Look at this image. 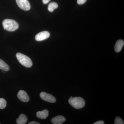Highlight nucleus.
<instances>
[{"label":"nucleus","mask_w":124,"mask_h":124,"mask_svg":"<svg viewBox=\"0 0 124 124\" xmlns=\"http://www.w3.org/2000/svg\"><path fill=\"white\" fill-rule=\"evenodd\" d=\"M40 96L41 99L46 101L52 103H54L56 102V99L54 96L45 92L41 93Z\"/></svg>","instance_id":"20e7f679"},{"label":"nucleus","mask_w":124,"mask_h":124,"mask_svg":"<svg viewBox=\"0 0 124 124\" xmlns=\"http://www.w3.org/2000/svg\"><path fill=\"white\" fill-rule=\"evenodd\" d=\"M16 2L19 8L23 10H29L31 9V5L28 0H16Z\"/></svg>","instance_id":"39448f33"},{"label":"nucleus","mask_w":124,"mask_h":124,"mask_svg":"<svg viewBox=\"0 0 124 124\" xmlns=\"http://www.w3.org/2000/svg\"><path fill=\"white\" fill-rule=\"evenodd\" d=\"M114 124H124V121L119 116H117L116 117L115 119Z\"/></svg>","instance_id":"2eb2a0df"},{"label":"nucleus","mask_w":124,"mask_h":124,"mask_svg":"<svg viewBox=\"0 0 124 124\" xmlns=\"http://www.w3.org/2000/svg\"><path fill=\"white\" fill-rule=\"evenodd\" d=\"M104 121H97V122H95L94 123V124H104Z\"/></svg>","instance_id":"f3484780"},{"label":"nucleus","mask_w":124,"mask_h":124,"mask_svg":"<svg viewBox=\"0 0 124 124\" xmlns=\"http://www.w3.org/2000/svg\"><path fill=\"white\" fill-rule=\"evenodd\" d=\"M58 7V5L55 2H51L49 4L48 6V10L50 12H52L55 9Z\"/></svg>","instance_id":"ddd939ff"},{"label":"nucleus","mask_w":124,"mask_h":124,"mask_svg":"<svg viewBox=\"0 0 124 124\" xmlns=\"http://www.w3.org/2000/svg\"><path fill=\"white\" fill-rule=\"evenodd\" d=\"M87 0H77V2L79 5H82L85 4Z\"/></svg>","instance_id":"dca6fc26"},{"label":"nucleus","mask_w":124,"mask_h":124,"mask_svg":"<svg viewBox=\"0 0 124 124\" xmlns=\"http://www.w3.org/2000/svg\"><path fill=\"white\" fill-rule=\"evenodd\" d=\"M49 115L48 111L46 109L42 111H39L36 113V116L38 118L41 119H45L48 117Z\"/></svg>","instance_id":"1a4fd4ad"},{"label":"nucleus","mask_w":124,"mask_h":124,"mask_svg":"<svg viewBox=\"0 0 124 124\" xmlns=\"http://www.w3.org/2000/svg\"><path fill=\"white\" fill-rule=\"evenodd\" d=\"M69 103L71 106L76 109H80L84 107L85 102L84 99L80 97H70Z\"/></svg>","instance_id":"f03ea898"},{"label":"nucleus","mask_w":124,"mask_h":124,"mask_svg":"<svg viewBox=\"0 0 124 124\" xmlns=\"http://www.w3.org/2000/svg\"><path fill=\"white\" fill-rule=\"evenodd\" d=\"M18 98L23 102H26L29 101V98L26 92L24 90H20L17 94Z\"/></svg>","instance_id":"0eeeda50"},{"label":"nucleus","mask_w":124,"mask_h":124,"mask_svg":"<svg viewBox=\"0 0 124 124\" xmlns=\"http://www.w3.org/2000/svg\"><path fill=\"white\" fill-rule=\"evenodd\" d=\"M2 26L4 29L9 31H14L19 27V24L15 20L11 19H6L2 22Z\"/></svg>","instance_id":"f257e3e1"},{"label":"nucleus","mask_w":124,"mask_h":124,"mask_svg":"<svg viewBox=\"0 0 124 124\" xmlns=\"http://www.w3.org/2000/svg\"><path fill=\"white\" fill-rule=\"evenodd\" d=\"M28 121V118L24 114H21L19 117L16 120V123L17 124H26Z\"/></svg>","instance_id":"9d476101"},{"label":"nucleus","mask_w":124,"mask_h":124,"mask_svg":"<svg viewBox=\"0 0 124 124\" xmlns=\"http://www.w3.org/2000/svg\"><path fill=\"white\" fill-rule=\"evenodd\" d=\"M7 105V102L3 98H0V108L4 109L5 108Z\"/></svg>","instance_id":"4468645a"},{"label":"nucleus","mask_w":124,"mask_h":124,"mask_svg":"<svg viewBox=\"0 0 124 124\" xmlns=\"http://www.w3.org/2000/svg\"></svg>","instance_id":"aec40b11"},{"label":"nucleus","mask_w":124,"mask_h":124,"mask_svg":"<svg viewBox=\"0 0 124 124\" xmlns=\"http://www.w3.org/2000/svg\"><path fill=\"white\" fill-rule=\"evenodd\" d=\"M66 121L65 117L62 116H58L54 117L51 120L52 123L54 124H62Z\"/></svg>","instance_id":"6e6552de"},{"label":"nucleus","mask_w":124,"mask_h":124,"mask_svg":"<svg viewBox=\"0 0 124 124\" xmlns=\"http://www.w3.org/2000/svg\"><path fill=\"white\" fill-rule=\"evenodd\" d=\"M50 0H42V2L45 4H48Z\"/></svg>","instance_id":"a211bd4d"},{"label":"nucleus","mask_w":124,"mask_h":124,"mask_svg":"<svg viewBox=\"0 0 124 124\" xmlns=\"http://www.w3.org/2000/svg\"><path fill=\"white\" fill-rule=\"evenodd\" d=\"M0 69L6 71H9L10 69L8 65L0 59Z\"/></svg>","instance_id":"f8f14e48"},{"label":"nucleus","mask_w":124,"mask_h":124,"mask_svg":"<svg viewBox=\"0 0 124 124\" xmlns=\"http://www.w3.org/2000/svg\"><path fill=\"white\" fill-rule=\"evenodd\" d=\"M50 36V34L49 32L43 31L37 34L35 36V39L37 41H41L48 38Z\"/></svg>","instance_id":"423d86ee"},{"label":"nucleus","mask_w":124,"mask_h":124,"mask_svg":"<svg viewBox=\"0 0 124 124\" xmlns=\"http://www.w3.org/2000/svg\"><path fill=\"white\" fill-rule=\"evenodd\" d=\"M29 124H40L38 122H36V121H32V122H30L28 123Z\"/></svg>","instance_id":"6ab92c4d"},{"label":"nucleus","mask_w":124,"mask_h":124,"mask_svg":"<svg viewBox=\"0 0 124 124\" xmlns=\"http://www.w3.org/2000/svg\"><path fill=\"white\" fill-rule=\"evenodd\" d=\"M124 45V41L122 40H119L117 41L115 46V49L116 52L118 53L121 51Z\"/></svg>","instance_id":"9b49d317"},{"label":"nucleus","mask_w":124,"mask_h":124,"mask_svg":"<svg viewBox=\"0 0 124 124\" xmlns=\"http://www.w3.org/2000/svg\"><path fill=\"white\" fill-rule=\"evenodd\" d=\"M16 57L18 61L23 66L27 68H30L32 66V60L27 55L20 53H17L16 54Z\"/></svg>","instance_id":"7ed1b4c3"}]
</instances>
